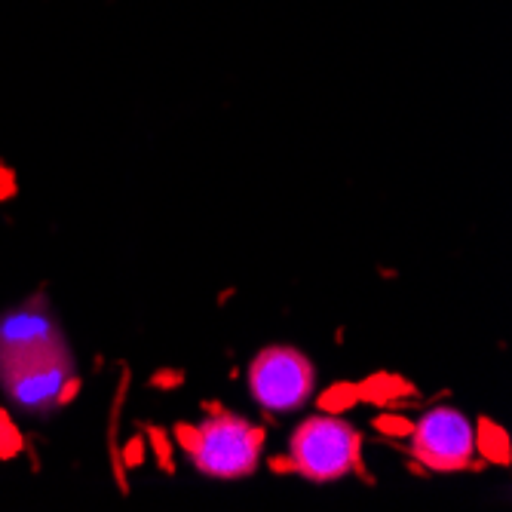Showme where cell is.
I'll return each mask as SVG.
<instances>
[{
    "instance_id": "obj_3",
    "label": "cell",
    "mask_w": 512,
    "mask_h": 512,
    "mask_svg": "<svg viewBox=\"0 0 512 512\" xmlns=\"http://www.w3.org/2000/svg\"><path fill=\"white\" fill-rule=\"evenodd\" d=\"M362 436L338 417H307L295 430L289 467L310 482H335L359 470Z\"/></svg>"
},
{
    "instance_id": "obj_4",
    "label": "cell",
    "mask_w": 512,
    "mask_h": 512,
    "mask_svg": "<svg viewBox=\"0 0 512 512\" xmlns=\"http://www.w3.org/2000/svg\"><path fill=\"white\" fill-rule=\"evenodd\" d=\"M252 396L270 411H292L304 405L316 387L310 359L292 347H267L249 365Z\"/></svg>"
},
{
    "instance_id": "obj_2",
    "label": "cell",
    "mask_w": 512,
    "mask_h": 512,
    "mask_svg": "<svg viewBox=\"0 0 512 512\" xmlns=\"http://www.w3.org/2000/svg\"><path fill=\"white\" fill-rule=\"evenodd\" d=\"M0 384L25 411H50L74 387V356L62 341L0 356Z\"/></svg>"
},
{
    "instance_id": "obj_1",
    "label": "cell",
    "mask_w": 512,
    "mask_h": 512,
    "mask_svg": "<svg viewBox=\"0 0 512 512\" xmlns=\"http://www.w3.org/2000/svg\"><path fill=\"white\" fill-rule=\"evenodd\" d=\"M175 433L181 448L191 454L194 467L212 479H246L258 470L264 430L240 414L215 411L203 424H181Z\"/></svg>"
},
{
    "instance_id": "obj_5",
    "label": "cell",
    "mask_w": 512,
    "mask_h": 512,
    "mask_svg": "<svg viewBox=\"0 0 512 512\" xmlns=\"http://www.w3.org/2000/svg\"><path fill=\"white\" fill-rule=\"evenodd\" d=\"M411 454L436 473L467 470L476 457V430L457 408L439 405L417 421Z\"/></svg>"
},
{
    "instance_id": "obj_6",
    "label": "cell",
    "mask_w": 512,
    "mask_h": 512,
    "mask_svg": "<svg viewBox=\"0 0 512 512\" xmlns=\"http://www.w3.org/2000/svg\"><path fill=\"white\" fill-rule=\"evenodd\" d=\"M53 341H62L59 322L53 319L50 307L40 298L22 304L19 310L0 319V356L40 347V344H53Z\"/></svg>"
}]
</instances>
